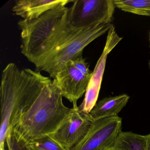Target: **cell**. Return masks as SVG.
<instances>
[{
  "label": "cell",
  "instance_id": "cell-1",
  "mask_svg": "<svg viewBox=\"0 0 150 150\" xmlns=\"http://www.w3.org/2000/svg\"><path fill=\"white\" fill-rule=\"evenodd\" d=\"M21 52L36 67L53 79L70 60L108 31L111 23L89 28H79L69 20V8L62 6L49 10L37 19H22Z\"/></svg>",
  "mask_w": 150,
  "mask_h": 150
},
{
  "label": "cell",
  "instance_id": "cell-2",
  "mask_svg": "<svg viewBox=\"0 0 150 150\" xmlns=\"http://www.w3.org/2000/svg\"><path fill=\"white\" fill-rule=\"evenodd\" d=\"M52 81L39 71L29 68L21 70L14 63L6 66L2 71L0 87V148L5 147L8 134L44 88Z\"/></svg>",
  "mask_w": 150,
  "mask_h": 150
},
{
  "label": "cell",
  "instance_id": "cell-3",
  "mask_svg": "<svg viewBox=\"0 0 150 150\" xmlns=\"http://www.w3.org/2000/svg\"><path fill=\"white\" fill-rule=\"evenodd\" d=\"M63 97L52 80L44 88L8 134L17 144L26 146L54 133L71 111L64 104Z\"/></svg>",
  "mask_w": 150,
  "mask_h": 150
},
{
  "label": "cell",
  "instance_id": "cell-4",
  "mask_svg": "<svg viewBox=\"0 0 150 150\" xmlns=\"http://www.w3.org/2000/svg\"><path fill=\"white\" fill-rule=\"evenodd\" d=\"M69 8V18L73 26L89 28L110 23L115 11L113 0H74Z\"/></svg>",
  "mask_w": 150,
  "mask_h": 150
},
{
  "label": "cell",
  "instance_id": "cell-5",
  "mask_svg": "<svg viewBox=\"0 0 150 150\" xmlns=\"http://www.w3.org/2000/svg\"><path fill=\"white\" fill-rule=\"evenodd\" d=\"M122 126L118 115L94 120L85 137L70 150H113Z\"/></svg>",
  "mask_w": 150,
  "mask_h": 150
},
{
  "label": "cell",
  "instance_id": "cell-6",
  "mask_svg": "<svg viewBox=\"0 0 150 150\" xmlns=\"http://www.w3.org/2000/svg\"><path fill=\"white\" fill-rule=\"evenodd\" d=\"M94 120L89 113L72 108L71 111L61 126L49 135L66 150L78 144L87 133Z\"/></svg>",
  "mask_w": 150,
  "mask_h": 150
},
{
  "label": "cell",
  "instance_id": "cell-7",
  "mask_svg": "<svg viewBox=\"0 0 150 150\" xmlns=\"http://www.w3.org/2000/svg\"><path fill=\"white\" fill-rule=\"evenodd\" d=\"M122 39V38L116 32L114 26L111 27L108 31L103 51L96 63L88 82L85 98L82 103L79 106V110L81 111L90 113L97 103L108 55Z\"/></svg>",
  "mask_w": 150,
  "mask_h": 150
},
{
  "label": "cell",
  "instance_id": "cell-8",
  "mask_svg": "<svg viewBox=\"0 0 150 150\" xmlns=\"http://www.w3.org/2000/svg\"><path fill=\"white\" fill-rule=\"evenodd\" d=\"M91 77L84 75L70 60L58 73L53 81L62 96L71 103L73 108L76 109L79 107L77 102L85 94Z\"/></svg>",
  "mask_w": 150,
  "mask_h": 150
},
{
  "label": "cell",
  "instance_id": "cell-9",
  "mask_svg": "<svg viewBox=\"0 0 150 150\" xmlns=\"http://www.w3.org/2000/svg\"><path fill=\"white\" fill-rule=\"evenodd\" d=\"M74 0H19L15 1L12 10L23 20L31 21L42 16L47 11L62 6H67Z\"/></svg>",
  "mask_w": 150,
  "mask_h": 150
},
{
  "label": "cell",
  "instance_id": "cell-10",
  "mask_svg": "<svg viewBox=\"0 0 150 150\" xmlns=\"http://www.w3.org/2000/svg\"><path fill=\"white\" fill-rule=\"evenodd\" d=\"M130 97L126 94L106 97L96 103L89 114L94 120L117 116Z\"/></svg>",
  "mask_w": 150,
  "mask_h": 150
},
{
  "label": "cell",
  "instance_id": "cell-11",
  "mask_svg": "<svg viewBox=\"0 0 150 150\" xmlns=\"http://www.w3.org/2000/svg\"><path fill=\"white\" fill-rule=\"evenodd\" d=\"M147 135L130 132H119L115 141L114 150H146Z\"/></svg>",
  "mask_w": 150,
  "mask_h": 150
},
{
  "label": "cell",
  "instance_id": "cell-12",
  "mask_svg": "<svg viewBox=\"0 0 150 150\" xmlns=\"http://www.w3.org/2000/svg\"><path fill=\"white\" fill-rule=\"evenodd\" d=\"M114 2L115 7L122 11L150 16V0H114Z\"/></svg>",
  "mask_w": 150,
  "mask_h": 150
},
{
  "label": "cell",
  "instance_id": "cell-13",
  "mask_svg": "<svg viewBox=\"0 0 150 150\" xmlns=\"http://www.w3.org/2000/svg\"><path fill=\"white\" fill-rule=\"evenodd\" d=\"M26 146L29 150H66L50 136L35 140Z\"/></svg>",
  "mask_w": 150,
  "mask_h": 150
},
{
  "label": "cell",
  "instance_id": "cell-14",
  "mask_svg": "<svg viewBox=\"0 0 150 150\" xmlns=\"http://www.w3.org/2000/svg\"><path fill=\"white\" fill-rule=\"evenodd\" d=\"M71 61L73 65L84 75L88 77L92 76L93 72L89 70L88 64L83 57L82 53L78 55Z\"/></svg>",
  "mask_w": 150,
  "mask_h": 150
},
{
  "label": "cell",
  "instance_id": "cell-15",
  "mask_svg": "<svg viewBox=\"0 0 150 150\" xmlns=\"http://www.w3.org/2000/svg\"><path fill=\"white\" fill-rule=\"evenodd\" d=\"M6 142L8 150H29L27 146H22L17 144L9 134L7 136Z\"/></svg>",
  "mask_w": 150,
  "mask_h": 150
},
{
  "label": "cell",
  "instance_id": "cell-16",
  "mask_svg": "<svg viewBox=\"0 0 150 150\" xmlns=\"http://www.w3.org/2000/svg\"><path fill=\"white\" fill-rule=\"evenodd\" d=\"M147 135V144L146 150H150V133Z\"/></svg>",
  "mask_w": 150,
  "mask_h": 150
},
{
  "label": "cell",
  "instance_id": "cell-17",
  "mask_svg": "<svg viewBox=\"0 0 150 150\" xmlns=\"http://www.w3.org/2000/svg\"><path fill=\"white\" fill-rule=\"evenodd\" d=\"M0 150H6L5 149V147H1V148H0Z\"/></svg>",
  "mask_w": 150,
  "mask_h": 150
},
{
  "label": "cell",
  "instance_id": "cell-18",
  "mask_svg": "<svg viewBox=\"0 0 150 150\" xmlns=\"http://www.w3.org/2000/svg\"><path fill=\"white\" fill-rule=\"evenodd\" d=\"M149 67H150V62H149Z\"/></svg>",
  "mask_w": 150,
  "mask_h": 150
},
{
  "label": "cell",
  "instance_id": "cell-19",
  "mask_svg": "<svg viewBox=\"0 0 150 150\" xmlns=\"http://www.w3.org/2000/svg\"></svg>",
  "mask_w": 150,
  "mask_h": 150
},
{
  "label": "cell",
  "instance_id": "cell-20",
  "mask_svg": "<svg viewBox=\"0 0 150 150\" xmlns=\"http://www.w3.org/2000/svg\"></svg>",
  "mask_w": 150,
  "mask_h": 150
}]
</instances>
